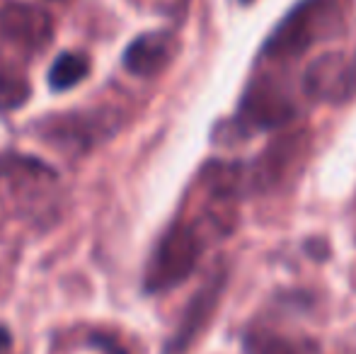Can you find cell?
<instances>
[{
  "instance_id": "6da1fadb",
  "label": "cell",
  "mask_w": 356,
  "mask_h": 354,
  "mask_svg": "<svg viewBox=\"0 0 356 354\" xmlns=\"http://www.w3.org/2000/svg\"><path fill=\"white\" fill-rule=\"evenodd\" d=\"M349 0H300L279 22L264 44V56L274 61L296 58L313 44L332 39L347 22Z\"/></svg>"
},
{
  "instance_id": "30bf717a",
  "label": "cell",
  "mask_w": 356,
  "mask_h": 354,
  "mask_svg": "<svg viewBox=\"0 0 356 354\" xmlns=\"http://www.w3.org/2000/svg\"><path fill=\"white\" fill-rule=\"evenodd\" d=\"M8 345H10V335H8V330H5V328H0V352L8 350Z\"/></svg>"
},
{
  "instance_id": "8fae6325",
  "label": "cell",
  "mask_w": 356,
  "mask_h": 354,
  "mask_svg": "<svg viewBox=\"0 0 356 354\" xmlns=\"http://www.w3.org/2000/svg\"><path fill=\"white\" fill-rule=\"evenodd\" d=\"M160 3H163V5H170V8H172V5H179V3H184V0H160Z\"/></svg>"
},
{
  "instance_id": "8992f818",
  "label": "cell",
  "mask_w": 356,
  "mask_h": 354,
  "mask_svg": "<svg viewBox=\"0 0 356 354\" xmlns=\"http://www.w3.org/2000/svg\"><path fill=\"white\" fill-rule=\"evenodd\" d=\"M223 284H225L223 274H216V277H211V282H207V287L192 298L187 313H184L182 325H179L172 342L168 345V354H179L187 350V345L197 337V332L204 328V323L211 318L216 303H218V298H220V291H223Z\"/></svg>"
},
{
  "instance_id": "3957f363",
  "label": "cell",
  "mask_w": 356,
  "mask_h": 354,
  "mask_svg": "<svg viewBox=\"0 0 356 354\" xmlns=\"http://www.w3.org/2000/svg\"><path fill=\"white\" fill-rule=\"evenodd\" d=\"M54 39V22L47 10L27 3H8L0 8V44L22 56L44 51Z\"/></svg>"
},
{
  "instance_id": "ba28073f",
  "label": "cell",
  "mask_w": 356,
  "mask_h": 354,
  "mask_svg": "<svg viewBox=\"0 0 356 354\" xmlns=\"http://www.w3.org/2000/svg\"><path fill=\"white\" fill-rule=\"evenodd\" d=\"M245 354H315L308 345L291 337L277 335V332H250L245 337Z\"/></svg>"
},
{
  "instance_id": "52a82bcc",
  "label": "cell",
  "mask_w": 356,
  "mask_h": 354,
  "mask_svg": "<svg viewBox=\"0 0 356 354\" xmlns=\"http://www.w3.org/2000/svg\"><path fill=\"white\" fill-rule=\"evenodd\" d=\"M88 71H90V61L83 54L66 51L54 61L51 71H49V86H51V90H56V92L71 90L80 81H85Z\"/></svg>"
},
{
  "instance_id": "277c9868",
  "label": "cell",
  "mask_w": 356,
  "mask_h": 354,
  "mask_svg": "<svg viewBox=\"0 0 356 354\" xmlns=\"http://www.w3.org/2000/svg\"><path fill=\"white\" fill-rule=\"evenodd\" d=\"M293 114V104H291L289 95L282 88L269 81H259L254 86H250V90L245 92L238 122L245 129L262 131V129L282 127V124L291 122Z\"/></svg>"
},
{
  "instance_id": "5b68a950",
  "label": "cell",
  "mask_w": 356,
  "mask_h": 354,
  "mask_svg": "<svg viewBox=\"0 0 356 354\" xmlns=\"http://www.w3.org/2000/svg\"><path fill=\"white\" fill-rule=\"evenodd\" d=\"M177 37L172 32H145L136 37L124 51V68L131 76L138 78H153L163 73L177 56Z\"/></svg>"
},
{
  "instance_id": "7c38bea8",
  "label": "cell",
  "mask_w": 356,
  "mask_h": 354,
  "mask_svg": "<svg viewBox=\"0 0 356 354\" xmlns=\"http://www.w3.org/2000/svg\"><path fill=\"white\" fill-rule=\"evenodd\" d=\"M240 3H250V0H240Z\"/></svg>"
},
{
  "instance_id": "7a4b0ae2",
  "label": "cell",
  "mask_w": 356,
  "mask_h": 354,
  "mask_svg": "<svg viewBox=\"0 0 356 354\" xmlns=\"http://www.w3.org/2000/svg\"><path fill=\"white\" fill-rule=\"evenodd\" d=\"M202 250L204 243L197 228L179 221L170 226L158 241L155 250L150 252V260L145 265V291L163 293L182 284L197 269Z\"/></svg>"
},
{
  "instance_id": "9c48e42d",
  "label": "cell",
  "mask_w": 356,
  "mask_h": 354,
  "mask_svg": "<svg viewBox=\"0 0 356 354\" xmlns=\"http://www.w3.org/2000/svg\"><path fill=\"white\" fill-rule=\"evenodd\" d=\"M29 83L22 71L0 61V109H17L27 102Z\"/></svg>"
}]
</instances>
